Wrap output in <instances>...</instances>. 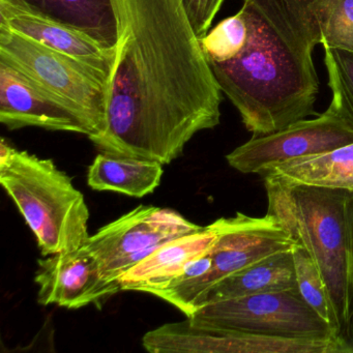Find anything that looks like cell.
<instances>
[{
  "mask_svg": "<svg viewBox=\"0 0 353 353\" xmlns=\"http://www.w3.org/2000/svg\"><path fill=\"white\" fill-rule=\"evenodd\" d=\"M117 42L102 152L170 164L220 125L222 90L183 0H112Z\"/></svg>",
  "mask_w": 353,
  "mask_h": 353,
  "instance_id": "1",
  "label": "cell"
},
{
  "mask_svg": "<svg viewBox=\"0 0 353 353\" xmlns=\"http://www.w3.org/2000/svg\"><path fill=\"white\" fill-rule=\"evenodd\" d=\"M248 32L226 61L210 63L253 137L317 115L314 49L324 40L326 0H243Z\"/></svg>",
  "mask_w": 353,
  "mask_h": 353,
  "instance_id": "2",
  "label": "cell"
},
{
  "mask_svg": "<svg viewBox=\"0 0 353 353\" xmlns=\"http://www.w3.org/2000/svg\"><path fill=\"white\" fill-rule=\"evenodd\" d=\"M263 175L268 214L317 265L347 352L353 323V192Z\"/></svg>",
  "mask_w": 353,
  "mask_h": 353,
  "instance_id": "3",
  "label": "cell"
},
{
  "mask_svg": "<svg viewBox=\"0 0 353 353\" xmlns=\"http://www.w3.org/2000/svg\"><path fill=\"white\" fill-rule=\"evenodd\" d=\"M0 183L34 232L43 256L75 251L88 241L85 198L52 160L15 148L11 160L0 166Z\"/></svg>",
  "mask_w": 353,
  "mask_h": 353,
  "instance_id": "4",
  "label": "cell"
},
{
  "mask_svg": "<svg viewBox=\"0 0 353 353\" xmlns=\"http://www.w3.org/2000/svg\"><path fill=\"white\" fill-rule=\"evenodd\" d=\"M0 61L63 101L88 123L92 135L106 127L108 78L90 65L0 24Z\"/></svg>",
  "mask_w": 353,
  "mask_h": 353,
  "instance_id": "5",
  "label": "cell"
},
{
  "mask_svg": "<svg viewBox=\"0 0 353 353\" xmlns=\"http://www.w3.org/2000/svg\"><path fill=\"white\" fill-rule=\"evenodd\" d=\"M218 239L210 250L212 270L197 280L173 282L152 293L176 307L187 317L193 315L202 295L219 281L280 252L290 251L296 243L288 232L266 214L263 218L237 212L231 218L212 223Z\"/></svg>",
  "mask_w": 353,
  "mask_h": 353,
  "instance_id": "6",
  "label": "cell"
},
{
  "mask_svg": "<svg viewBox=\"0 0 353 353\" xmlns=\"http://www.w3.org/2000/svg\"><path fill=\"white\" fill-rule=\"evenodd\" d=\"M330 107L316 119H301L281 131L253 137L227 154L229 166L243 174H261L292 159L322 156L353 143V114L334 80Z\"/></svg>",
  "mask_w": 353,
  "mask_h": 353,
  "instance_id": "7",
  "label": "cell"
},
{
  "mask_svg": "<svg viewBox=\"0 0 353 353\" xmlns=\"http://www.w3.org/2000/svg\"><path fill=\"white\" fill-rule=\"evenodd\" d=\"M190 317L245 334L338 341L344 346L332 326L303 301L299 288L208 303Z\"/></svg>",
  "mask_w": 353,
  "mask_h": 353,
  "instance_id": "8",
  "label": "cell"
},
{
  "mask_svg": "<svg viewBox=\"0 0 353 353\" xmlns=\"http://www.w3.org/2000/svg\"><path fill=\"white\" fill-rule=\"evenodd\" d=\"M202 228L175 210L139 205L90 235L82 247L98 261L105 280L119 282L161 245Z\"/></svg>",
  "mask_w": 353,
  "mask_h": 353,
  "instance_id": "9",
  "label": "cell"
},
{
  "mask_svg": "<svg viewBox=\"0 0 353 353\" xmlns=\"http://www.w3.org/2000/svg\"><path fill=\"white\" fill-rule=\"evenodd\" d=\"M38 264L34 282L39 286V303L43 305L80 309L102 303L121 291L119 282L103 278L98 261L83 247L48 256Z\"/></svg>",
  "mask_w": 353,
  "mask_h": 353,
  "instance_id": "10",
  "label": "cell"
},
{
  "mask_svg": "<svg viewBox=\"0 0 353 353\" xmlns=\"http://www.w3.org/2000/svg\"><path fill=\"white\" fill-rule=\"evenodd\" d=\"M0 123L10 131L34 127L88 137L92 134L73 109L3 61H0Z\"/></svg>",
  "mask_w": 353,
  "mask_h": 353,
  "instance_id": "11",
  "label": "cell"
},
{
  "mask_svg": "<svg viewBox=\"0 0 353 353\" xmlns=\"http://www.w3.org/2000/svg\"><path fill=\"white\" fill-rule=\"evenodd\" d=\"M0 24L48 48L73 57L109 79L115 48H107L88 34L28 7L22 0H0Z\"/></svg>",
  "mask_w": 353,
  "mask_h": 353,
  "instance_id": "12",
  "label": "cell"
},
{
  "mask_svg": "<svg viewBox=\"0 0 353 353\" xmlns=\"http://www.w3.org/2000/svg\"><path fill=\"white\" fill-rule=\"evenodd\" d=\"M216 239L218 233L210 224L164 243L119 279L121 290L152 294L165 288L181 276L194 260L208 253Z\"/></svg>",
  "mask_w": 353,
  "mask_h": 353,
  "instance_id": "13",
  "label": "cell"
},
{
  "mask_svg": "<svg viewBox=\"0 0 353 353\" xmlns=\"http://www.w3.org/2000/svg\"><path fill=\"white\" fill-rule=\"evenodd\" d=\"M297 288L292 250L280 252L234 272L208 289L197 303L199 307L210 303Z\"/></svg>",
  "mask_w": 353,
  "mask_h": 353,
  "instance_id": "14",
  "label": "cell"
},
{
  "mask_svg": "<svg viewBox=\"0 0 353 353\" xmlns=\"http://www.w3.org/2000/svg\"><path fill=\"white\" fill-rule=\"evenodd\" d=\"M163 165L156 161L102 152L88 172V183L96 191H112L142 198L160 185Z\"/></svg>",
  "mask_w": 353,
  "mask_h": 353,
  "instance_id": "15",
  "label": "cell"
},
{
  "mask_svg": "<svg viewBox=\"0 0 353 353\" xmlns=\"http://www.w3.org/2000/svg\"><path fill=\"white\" fill-rule=\"evenodd\" d=\"M28 7L114 48L117 26L112 0H22Z\"/></svg>",
  "mask_w": 353,
  "mask_h": 353,
  "instance_id": "16",
  "label": "cell"
},
{
  "mask_svg": "<svg viewBox=\"0 0 353 353\" xmlns=\"http://www.w3.org/2000/svg\"><path fill=\"white\" fill-rule=\"evenodd\" d=\"M263 172L296 183L353 192V143L322 156L292 159L268 167Z\"/></svg>",
  "mask_w": 353,
  "mask_h": 353,
  "instance_id": "17",
  "label": "cell"
},
{
  "mask_svg": "<svg viewBox=\"0 0 353 353\" xmlns=\"http://www.w3.org/2000/svg\"><path fill=\"white\" fill-rule=\"evenodd\" d=\"M292 254L295 274H296L297 288L301 297L322 319L325 320L332 326L336 338L340 340L338 321H336L334 309L326 292L325 285L317 265L307 253V250L297 243L292 249Z\"/></svg>",
  "mask_w": 353,
  "mask_h": 353,
  "instance_id": "18",
  "label": "cell"
},
{
  "mask_svg": "<svg viewBox=\"0 0 353 353\" xmlns=\"http://www.w3.org/2000/svg\"><path fill=\"white\" fill-rule=\"evenodd\" d=\"M322 46L353 52V0H326Z\"/></svg>",
  "mask_w": 353,
  "mask_h": 353,
  "instance_id": "19",
  "label": "cell"
},
{
  "mask_svg": "<svg viewBox=\"0 0 353 353\" xmlns=\"http://www.w3.org/2000/svg\"><path fill=\"white\" fill-rule=\"evenodd\" d=\"M322 47L328 79L336 82L353 114V52L346 49Z\"/></svg>",
  "mask_w": 353,
  "mask_h": 353,
  "instance_id": "20",
  "label": "cell"
},
{
  "mask_svg": "<svg viewBox=\"0 0 353 353\" xmlns=\"http://www.w3.org/2000/svg\"><path fill=\"white\" fill-rule=\"evenodd\" d=\"M225 0H183V5L196 36L201 39L210 32Z\"/></svg>",
  "mask_w": 353,
  "mask_h": 353,
  "instance_id": "21",
  "label": "cell"
},
{
  "mask_svg": "<svg viewBox=\"0 0 353 353\" xmlns=\"http://www.w3.org/2000/svg\"><path fill=\"white\" fill-rule=\"evenodd\" d=\"M352 249H353V226H352Z\"/></svg>",
  "mask_w": 353,
  "mask_h": 353,
  "instance_id": "22",
  "label": "cell"
}]
</instances>
